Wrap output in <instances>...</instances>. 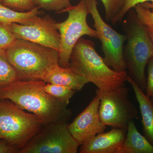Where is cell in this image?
I'll return each mask as SVG.
<instances>
[{
	"instance_id": "1",
	"label": "cell",
	"mask_w": 153,
	"mask_h": 153,
	"mask_svg": "<svg viewBox=\"0 0 153 153\" xmlns=\"http://www.w3.org/2000/svg\"><path fill=\"white\" fill-rule=\"evenodd\" d=\"M42 80H19L0 88V100H9L20 108L33 113L44 125L68 123L72 113L68 105L44 90Z\"/></svg>"
},
{
	"instance_id": "2",
	"label": "cell",
	"mask_w": 153,
	"mask_h": 153,
	"mask_svg": "<svg viewBox=\"0 0 153 153\" xmlns=\"http://www.w3.org/2000/svg\"><path fill=\"white\" fill-rule=\"evenodd\" d=\"M125 17L121 22L126 37L123 53L128 76L145 92L147 80L145 70L148 61L153 57V43L135 10L131 9Z\"/></svg>"
},
{
	"instance_id": "3",
	"label": "cell",
	"mask_w": 153,
	"mask_h": 153,
	"mask_svg": "<svg viewBox=\"0 0 153 153\" xmlns=\"http://www.w3.org/2000/svg\"><path fill=\"white\" fill-rule=\"evenodd\" d=\"M68 67L100 90L114 89L127 81L126 71L118 72L109 67L97 52L93 41L82 38L72 49Z\"/></svg>"
},
{
	"instance_id": "4",
	"label": "cell",
	"mask_w": 153,
	"mask_h": 153,
	"mask_svg": "<svg viewBox=\"0 0 153 153\" xmlns=\"http://www.w3.org/2000/svg\"><path fill=\"white\" fill-rule=\"evenodd\" d=\"M4 52L20 80H42L50 68L59 64V51L27 40L18 39Z\"/></svg>"
},
{
	"instance_id": "5",
	"label": "cell",
	"mask_w": 153,
	"mask_h": 153,
	"mask_svg": "<svg viewBox=\"0 0 153 153\" xmlns=\"http://www.w3.org/2000/svg\"><path fill=\"white\" fill-rule=\"evenodd\" d=\"M44 125L34 114H29L12 101L0 100V140L22 149Z\"/></svg>"
},
{
	"instance_id": "6",
	"label": "cell",
	"mask_w": 153,
	"mask_h": 153,
	"mask_svg": "<svg viewBox=\"0 0 153 153\" xmlns=\"http://www.w3.org/2000/svg\"><path fill=\"white\" fill-rule=\"evenodd\" d=\"M63 13H68L67 19L62 22H56L55 26L60 37L59 64L68 68L72 49L78 40L84 36L98 39V34L88 24L89 13L85 0H80L76 5H71L62 11Z\"/></svg>"
},
{
	"instance_id": "7",
	"label": "cell",
	"mask_w": 153,
	"mask_h": 153,
	"mask_svg": "<svg viewBox=\"0 0 153 153\" xmlns=\"http://www.w3.org/2000/svg\"><path fill=\"white\" fill-rule=\"evenodd\" d=\"M128 92L125 85L111 90L96 91L100 100V118L104 125L127 131L128 123L137 118L138 111L129 99Z\"/></svg>"
},
{
	"instance_id": "8",
	"label": "cell",
	"mask_w": 153,
	"mask_h": 153,
	"mask_svg": "<svg viewBox=\"0 0 153 153\" xmlns=\"http://www.w3.org/2000/svg\"><path fill=\"white\" fill-rule=\"evenodd\" d=\"M68 123L44 125L29 140L20 153H76L79 146L70 133Z\"/></svg>"
},
{
	"instance_id": "9",
	"label": "cell",
	"mask_w": 153,
	"mask_h": 153,
	"mask_svg": "<svg viewBox=\"0 0 153 153\" xmlns=\"http://www.w3.org/2000/svg\"><path fill=\"white\" fill-rule=\"evenodd\" d=\"M85 1L88 13L91 14L94 22V27L101 42L105 62L114 71H126L123 53L125 35L118 33L105 22L97 9V0Z\"/></svg>"
},
{
	"instance_id": "10",
	"label": "cell",
	"mask_w": 153,
	"mask_h": 153,
	"mask_svg": "<svg viewBox=\"0 0 153 153\" xmlns=\"http://www.w3.org/2000/svg\"><path fill=\"white\" fill-rule=\"evenodd\" d=\"M49 15L40 17L31 25L12 23L7 25L18 39L27 40L60 51V33L56 30V23Z\"/></svg>"
},
{
	"instance_id": "11",
	"label": "cell",
	"mask_w": 153,
	"mask_h": 153,
	"mask_svg": "<svg viewBox=\"0 0 153 153\" xmlns=\"http://www.w3.org/2000/svg\"><path fill=\"white\" fill-rule=\"evenodd\" d=\"M100 100L97 94L81 113L68 125L73 137L81 145L87 140L104 131L106 126L102 122L99 114Z\"/></svg>"
},
{
	"instance_id": "12",
	"label": "cell",
	"mask_w": 153,
	"mask_h": 153,
	"mask_svg": "<svg viewBox=\"0 0 153 153\" xmlns=\"http://www.w3.org/2000/svg\"><path fill=\"white\" fill-rule=\"evenodd\" d=\"M127 131L112 128L99 134L81 145L80 153H122Z\"/></svg>"
},
{
	"instance_id": "13",
	"label": "cell",
	"mask_w": 153,
	"mask_h": 153,
	"mask_svg": "<svg viewBox=\"0 0 153 153\" xmlns=\"http://www.w3.org/2000/svg\"><path fill=\"white\" fill-rule=\"evenodd\" d=\"M42 80L46 83L64 85L79 91L89 82L81 75L69 68H64L59 64L55 65L47 71Z\"/></svg>"
},
{
	"instance_id": "14",
	"label": "cell",
	"mask_w": 153,
	"mask_h": 153,
	"mask_svg": "<svg viewBox=\"0 0 153 153\" xmlns=\"http://www.w3.org/2000/svg\"><path fill=\"white\" fill-rule=\"evenodd\" d=\"M127 82L133 89L139 105L144 136L153 146V105L151 99L148 97L135 82L128 76Z\"/></svg>"
},
{
	"instance_id": "15",
	"label": "cell",
	"mask_w": 153,
	"mask_h": 153,
	"mask_svg": "<svg viewBox=\"0 0 153 153\" xmlns=\"http://www.w3.org/2000/svg\"><path fill=\"white\" fill-rule=\"evenodd\" d=\"M122 153H153V146L140 133L134 120L128 123Z\"/></svg>"
},
{
	"instance_id": "16",
	"label": "cell",
	"mask_w": 153,
	"mask_h": 153,
	"mask_svg": "<svg viewBox=\"0 0 153 153\" xmlns=\"http://www.w3.org/2000/svg\"><path fill=\"white\" fill-rule=\"evenodd\" d=\"M36 7L32 10L20 12L12 10L4 5L0 1V22L5 25L12 23L29 25L33 24L40 18L41 12Z\"/></svg>"
},
{
	"instance_id": "17",
	"label": "cell",
	"mask_w": 153,
	"mask_h": 153,
	"mask_svg": "<svg viewBox=\"0 0 153 153\" xmlns=\"http://www.w3.org/2000/svg\"><path fill=\"white\" fill-rule=\"evenodd\" d=\"M19 80V74L8 60L4 51L0 50V88Z\"/></svg>"
},
{
	"instance_id": "18",
	"label": "cell",
	"mask_w": 153,
	"mask_h": 153,
	"mask_svg": "<svg viewBox=\"0 0 153 153\" xmlns=\"http://www.w3.org/2000/svg\"><path fill=\"white\" fill-rule=\"evenodd\" d=\"M44 90L56 100L63 104L68 105L70 100L74 96L76 91L68 86L51 83H46Z\"/></svg>"
},
{
	"instance_id": "19",
	"label": "cell",
	"mask_w": 153,
	"mask_h": 153,
	"mask_svg": "<svg viewBox=\"0 0 153 153\" xmlns=\"http://www.w3.org/2000/svg\"><path fill=\"white\" fill-rule=\"evenodd\" d=\"M35 7L49 12L61 13L71 6L70 0H31Z\"/></svg>"
},
{
	"instance_id": "20",
	"label": "cell",
	"mask_w": 153,
	"mask_h": 153,
	"mask_svg": "<svg viewBox=\"0 0 153 153\" xmlns=\"http://www.w3.org/2000/svg\"><path fill=\"white\" fill-rule=\"evenodd\" d=\"M105 9V18L107 22L111 21L120 13L125 0H101Z\"/></svg>"
},
{
	"instance_id": "21",
	"label": "cell",
	"mask_w": 153,
	"mask_h": 153,
	"mask_svg": "<svg viewBox=\"0 0 153 153\" xmlns=\"http://www.w3.org/2000/svg\"><path fill=\"white\" fill-rule=\"evenodd\" d=\"M134 8L140 22L146 27L153 28V12L145 3L138 4Z\"/></svg>"
},
{
	"instance_id": "22",
	"label": "cell",
	"mask_w": 153,
	"mask_h": 153,
	"mask_svg": "<svg viewBox=\"0 0 153 153\" xmlns=\"http://www.w3.org/2000/svg\"><path fill=\"white\" fill-rule=\"evenodd\" d=\"M144 2L149 8L152 9L153 12V0H125L124 5L120 13L111 23L113 25H114L117 23H121L129 10L133 8L138 4Z\"/></svg>"
},
{
	"instance_id": "23",
	"label": "cell",
	"mask_w": 153,
	"mask_h": 153,
	"mask_svg": "<svg viewBox=\"0 0 153 153\" xmlns=\"http://www.w3.org/2000/svg\"><path fill=\"white\" fill-rule=\"evenodd\" d=\"M17 40L7 25L0 22V50L5 51L16 44Z\"/></svg>"
},
{
	"instance_id": "24",
	"label": "cell",
	"mask_w": 153,
	"mask_h": 153,
	"mask_svg": "<svg viewBox=\"0 0 153 153\" xmlns=\"http://www.w3.org/2000/svg\"><path fill=\"white\" fill-rule=\"evenodd\" d=\"M4 5L20 12L32 10L36 7L31 0H0Z\"/></svg>"
},
{
	"instance_id": "25",
	"label": "cell",
	"mask_w": 153,
	"mask_h": 153,
	"mask_svg": "<svg viewBox=\"0 0 153 153\" xmlns=\"http://www.w3.org/2000/svg\"><path fill=\"white\" fill-rule=\"evenodd\" d=\"M148 77L146 80V94L149 98H153V57L148 61Z\"/></svg>"
},
{
	"instance_id": "26",
	"label": "cell",
	"mask_w": 153,
	"mask_h": 153,
	"mask_svg": "<svg viewBox=\"0 0 153 153\" xmlns=\"http://www.w3.org/2000/svg\"><path fill=\"white\" fill-rule=\"evenodd\" d=\"M21 149L4 140H0V153H20Z\"/></svg>"
},
{
	"instance_id": "27",
	"label": "cell",
	"mask_w": 153,
	"mask_h": 153,
	"mask_svg": "<svg viewBox=\"0 0 153 153\" xmlns=\"http://www.w3.org/2000/svg\"><path fill=\"white\" fill-rule=\"evenodd\" d=\"M146 27L147 31L148 34H149V36L153 44V28L148 27Z\"/></svg>"
},
{
	"instance_id": "28",
	"label": "cell",
	"mask_w": 153,
	"mask_h": 153,
	"mask_svg": "<svg viewBox=\"0 0 153 153\" xmlns=\"http://www.w3.org/2000/svg\"><path fill=\"white\" fill-rule=\"evenodd\" d=\"M151 101H152V104L153 105V98H151Z\"/></svg>"
}]
</instances>
